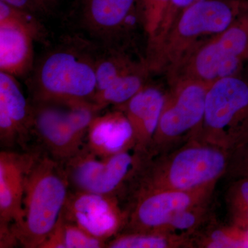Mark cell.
<instances>
[{
  "mask_svg": "<svg viewBox=\"0 0 248 248\" xmlns=\"http://www.w3.org/2000/svg\"><path fill=\"white\" fill-rule=\"evenodd\" d=\"M149 158L135 148L100 157L84 145L63 164L73 191L115 196L121 201Z\"/></svg>",
  "mask_w": 248,
  "mask_h": 248,
  "instance_id": "8",
  "label": "cell"
},
{
  "mask_svg": "<svg viewBox=\"0 0 248 248\" xmlns=\"http://www.w3.org/2000/svg\"><path fill=\"white\" fill-rule=\"evenodd\" d=\"M150 73L146 61L136 69L115 80L106 89L96 93L92 102L101 110L109 106L117 107L123 105L147 84V78Z\"/></svg>",
  "mask_w": 248,
  "mask_h": 248,
  "instance_id": "18",
  "label": "cell"
},
{
  "mask_svg": "<svg viewBox=\"0 0 248 248\" xmlns=\"http://www.w3.org/2000/svg\"><path fill=\"white\" fill-rule=\"evenodd\" d=\"M96 60L75 46L49 52L29 82L32 102H92L97 91Z\"/></svg>",
  "mask_w": 248,
  "mask_h": 248,
  "instance_id": "4",
  "label": "cell"
},
{
  "mask_svg": "<svg viewBox=\"0 0 248 248\" xmlns=\"http://www.w3.org/2000/svg\"><path fill=\"white\" fill-rule=\"evenodd\" d=\"M170 0H137L139 19L146 34L147 46L151 43L161 25Z\"/></svg>",
  "mask_w": 248,
  "mask_h": 248,
  "instance_id": "25",
  "label": "cell"
},
{
  "mask_svg": "<svg viewBox=\"0 0 248 248\" xmlns=\"http://www.w3.org/2000/svg\"><path fill=\"white\" fill-rule=\"evenodd\" d=\"M225 200L230 224L248 231V177L232 180Z\"/></svg>",
  "mask_w": 248,
  "mask_h": 248,
  "instance_id": "23",
  "label": "cell"
},
{
  "mask_svg": "<svg viewBox=\"0 0 248 248\" xmlns=\"http://www.w3.org/2000/svg\"><path fill=\"white\" fill-rule=\"evenodd\" d=\"M146 60L136 62L124 51L118 49L110 50L107 55L96 60L97 91H102L115 80L128 72L136 69Z\"/></svg>",
  "mask_w": 248,
  "mask_h": 248,
  "instance_id": "22",
  "label": "cell"
},
{
  "mask_svg": "<svg viewBox=\"0 0 248 248\" xmlns=\"http://www.w3.org/2000/svg\"><path fill=\"white\" fill-rule=\"evenodd\" d=\"M40 153H0V233L22 221L28 174Z\"/></svg>",
  "mask_w": 248,
  "mask_h": 248,
  "instance_id": "12",
  "label": "cell"
},
{
  "mask_svg": "<svg viewBox=\"0 0 248 248\" xmlns=\"http://www.w3.org/2000/svg\"><path fill=\"white\" fill-rule=\"evenodd\" d=\"M210 86L190 79L169 84L159 124L148 151L150 157L172 151L196 138L203 121Z\"/></svg>",
  "mask_w": 248,
  "mask_h": 248,
  "instance_id": "9",
  "label": "cell"
},
{
  "mask_svg": "<svg viewBox=\"0 0 248 248\" xmlns=\"http://www.w3.org/2000/svg\"><path fill=\"white\" fill-rule=\"evenodd\" d=\"M14 26L28 31L35 41L43 42L46 32L36 16L5 4L0 1V26Z\"/></svg>",
  "mask_w": 248,
  "mask_h": 248,
  "instance_id": "24",
  "label": "cell"
},
{
  "mask_svg": "<svg viewBox=\"0 0 248 248\" xmlns=\"http://www.w3.org/2000/svg\"><path fill=\"white\" fill-rule=\"evenodd\" d=\"M133 16L139 17L137 0H83V26L106 43L118 39Z\"/></svg>",
  "mask_w": 248,
  "mask_h": 248,
  "instance_id": "15",
  "label": "cell"
},
{
  "mask_svg": "<svg viewBox=\"0 0 248 248\" xmlns=\"http://www.w3.org/2000/svg\"><path fill=\"white\" fill-rule=\"evenodd\" d=\"M62 215L107 243L123 231L127 221V214L118 197L78 191L69 192Z\"/></svg>",
  "mask_w": 248,
  "mask_h": 248,
  "instance_id": "11",
  "label": "cell"
},
{
  "mask_svg": "<svg viewBox=\"0 0 248 248\" xmlns=\"http://www.w3.org/2000/svg\"><path fill=\"white\" fill-rule=\"evenodd\" d=\"M33 130V107L26 99L14 76L0 73V140L12 147L16 143L27 150Z\"/></svg>",
  "mask_w": 248,
  "mask_h": 248,
  "instance_id": "13",
  "label": "cell"
},
{
  "mask_svg": "<svg viewBox=\"0 0 248 248\" xmlns=\"http://www.w3.org/2000/svg\"><path fill=\"white\" fill-rule=\"evenodd\" d=\"M40 1L45 6L48 13H50L56 6L58 0H40Z\"/></svg>",
  "mask_w": 248,
  "mask_h": 248,
  "instance_id": "31",
  "label": "cell"
},
{
  "mask_svg": "<svg viewBox=\"0 0 248 248\" xmlns=\"http://www.w3.org/2000/svg\"><path fill=\"white\" fill-rule=\"evenodd\" d=\"M193 244L195 248H248V231L219 224L213 218L195 235Z\"/></svg>",
  "mask_w": 248,
  "mask_h": 248,
  "instance_id": "20",
  "label": "cell"
},
{
  "mask_svg": "<svg viewBox=\"0 0 248 248\" xmlns=\"http://www.w3.org/2000/svg\"><path fill=\"white\" fill-rule=\"evenodd\" d=\"M231 151L192 138L172 151L149 158L129 186L124 201L148 191L189 190L217 184L226 176Z\"/></svg>",
  "mask_w": 248,
  "mask_h": 248,
  "instance_id": "1",
  "label": "cell"
},
{
  "mask_svg": "<svg viewBox=\"0 0 248 248\" xmlns=\"http://www.w3.org/2000/svg\"><path fill=\"white\" fill-rule=\"evenodd\" d=\"M196 1L197 0H170L156 35L151 43L147 46V53H150L159 45L180 15Z\"/></svg>",
  "mask_w": 248,
  "mask_h": 248,
  "instance_id": "27",
  "label": "cell"
},
{
  "mask_svg": "<svg viewBox=\"0 0 248 248\" xmlns=\"http://www.w3.org/2000/svg\"><path fill=\"white\" fill-rule=\"evenodd\" d=\"M211 200L183 210L157 231L193 240L195 235L213 218Z\"/></svg>",
  "mask_w": 248,
  "mask_h": 248,
  "instance_id": "21",
  "label": "cell"
},
{
  "mask_svg": "<svg viewBox=\"0 0 248 248\" xmlns=\"http://www.w3.org/2000/svg\"><path fill=\"white\" fill-rule=\"evenodd\" d=\"M33 130L50 157L65 162L84 146L93 119L101 110L91 102H32Z\"/></svg>",
  "mask_w": 248,
  "mask_h": 248,
  "instance_id": "7",
  "label": "cell"
},
{
  "mask_svg": "<svg viewBox=\"0 0 248 248\" xmlns=\"http://www.w3.org/2000/svg\"><path fill=\"white\" fill-rule=\"evenodd\" d=\"M69 187L63 163L39 153L28 174L22 223L11 227L18 244L40 248L61 216Z\"/></svg>",
  "mask_w": 248,
  "mask_h": 248,
  "instance_id": "3",
  "label": "cell"
},
{
  "mask_svg": "<svg viewBox=\"0 0 248 248\" xmlns=\"http://www.w3.org/2000/svg\"><path fill=\"white\" fill-rule=\"evenodd\" d=\"M248 58V0L229 27L201 44L166 76L168 84L196 80L212 84L244 71Z\"/></svg>",
  "mask_w": 248,
  "mask_h": 248,
  "instance_id": "5",
  "label": "cell"
},
{
  "mask_svg": "<svg viewBox=\"0 0 248 248\" xmlns=\"http://www.w3.org/2000/svg\"><path fill=\"white\" fill-rule=\"evenodd\" d=\"M226 176L232 180L248 177V137L231 151Z\"/></svg>",
  "mask_w": 248,
  "mask_h": 248,
  "instance_id": "28",
  "label": "cell"
},
{
  "mask_svg": "<svg viewBox=\"0 0 248 248\" xmlns=\"http://www.w3.org/2000/svg\"><path fill=\"white\" fill-rule=\"evenodd\" d=\"M66 248H107V242L93 236L75 223L65 219L62 213Z\"/></svg>",
  "mask_w": 248,
  "mask_h": 248,
  "instance_id": "26",
  "label": "cell"
},
{
  "mask_svg": "<svg viewBox=\"0 0 248 248\" xmlns=\"http://www.w3.org/2000/svg\"><path fill=\"white\" fill-rule=\"evenodd\" d=\"M166 96V91L155 85L147 84L128 102L115 107L122 110L128 119L137 151L148 155Z\"/></svg>",
  "mask_w": 248,
  "mask_h": 248,
  "instance_id": "14",
  "label": "cell"
},
{
  "mask_svg": "<svg viewBox=\"0 0 248 248\" xmlns=\"http://www.w3.org/2000/svg\"><path fill=\"white\" fill-rule=\"evenodd\" d=\"M40 248H66L63 234V223L62 216H60L58 223L55 225L48 237L41 245Z\"/></svg>",
  "mask_w": 248,
  "mask_h": 248,
  "instance_id": "30",
  "label": "cell"
},
{
  "mask_svg": "<svg viewBox=\"0 0 248 248\" xmlns=\"http://www.w3.org/2000/svg\"><path fill=\"white\" fill-rule=\"evenodd\" d=\"M248 137V74L243 71L209 88L195 138L232 151Z\"/></svg>",
  "mask_w": 248,
  "mask_h": 248,
  "instance_id": "6",
  "label": "cell"
},
{
  "mask_svg": "<svg viewBox=\"0 0 248 248\" xmlns=\"http://www.w3.org/2000/svg\"><path fill=\"white\" fill-rule=\"evenodd\" d=\"M35 40L31 33L14 26H0V69L14 77L24 76L33 63Z\"/></svg>",
  "mask_w": 248,
  "mask_h": 248,
  "instance_id": "17",
  "label": "cell"
},
{
  "mask_svg": "<svg viewBox=\"0 0 248 248\" xmlns=\"http://www.w3.org/2000/svg\"><path fill=\"white\" fill-rule=\"evenodd\" d=\"M244 71L245 73H248V58L247 61L246 62V63H245Z\"/></svg>",
  "mask_w": 248,
  "mask_h": 248,
  "instance_id": "32",
  "label": "cell"
},
{
  "mask_svg": "<svg viewBox=\"0 0 248 248\" xmlns=\"http://www.w3.org/2000/svg\"><path fill=\"white\" fill-rule=\"evenodd\" d=\"M108 248H190L193 240L159 231L120 232L109 240Z\"/></svg>",
  "mask_w": 248,
  "mask_h": 248,
  "instance_id": "19",
  "label": "cell"
},
{
  "mask_svg": "<svg viewBox=\"0 0 248 248\" xmlns=\"http://www.w3.org/2000/svg\"><path fill=\"white\" fill-rule=\"evenodd\" d=\"M217 184L189 190L140 192L125 202L126 224L121 232L157 231L183 210L212 200Z\"/></svg>",
  "mask_w": 248,
  "mask_h": 248,
  "instance_id": "10",
  "label": "cell"
},
{
  "mask_svg": "<svg viewBox=\"0 0 248 248\" xmlns=\"http://www.w3.org/2000/svg\"><path fill=\"white\" fill-rule=\"evenodd\" d=\"M85 145L100 157H108L135 148L133 132L128 119L122 110L97 115L86 134Z\"/></svg>",
  "mask_w": 248,
  "mask_h": 248,
  "instance_id": "16",
  "label": "cell"
},
{
  "mask_svg": "<svg viewBox=\"0 0 248 248\" xmlns=\"http://www.w3.org/2000/svg\"><path fill=\"white\" fill-rule=\"evenodd\" d=\"M247 0H197L180 15L163 40L147 54L151 73L167 76L201 44L226 30Z\"/></svg>",
  "mask_w": 248,
  "mask_h": 248,
  "instance_id": "2",
  "label": "cell"
},
{
  "mask_svg": "<svg viewBox=\"0 0 248 248\" xmlns=\"http://www.w3.org/2000/svg\"><path fill=\"white\" fill-rule=\"evenodd\" d=\"M5 4L34 16L48 14L40 0H0Z\"/></svg>",
  "mask_w": 248,
  "mask_h": 248,
  "instance_id": "29",
  "label": "cell"
}]
</instances>
